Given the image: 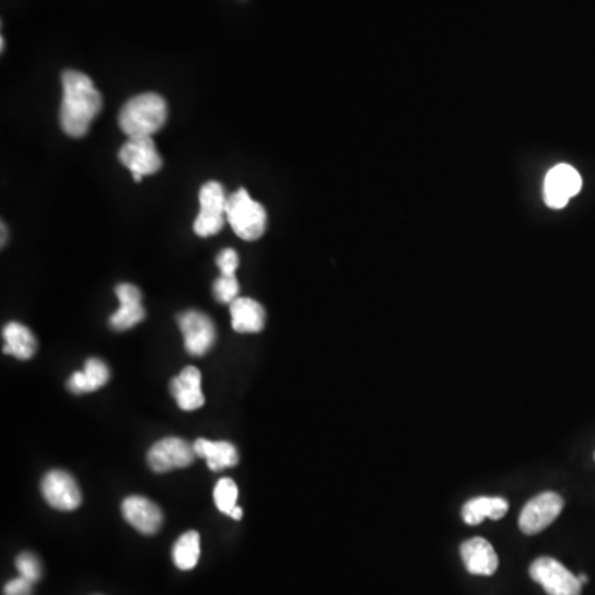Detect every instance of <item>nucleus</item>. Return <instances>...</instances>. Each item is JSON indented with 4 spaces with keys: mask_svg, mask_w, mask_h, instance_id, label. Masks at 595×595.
<instances>
[{
    "mask_svg": "<svg viewBox=\"0 0 595 595\" xmlns=\"http://www.w3.org/2000/svg\"><path fill=\"white\" fill-rule=\"evenodd\" d=\"M232 328L237 333H260L265 328L267 313L263 306L252 298H237L230 305Z\"/></svg>",
    "mask_w": 595,
    "mask_h": 595,
    "instance_id": "nucleus-17",
    "label": "nucleus"
},
{
    "mask_svg": "<svg viewBox=\"0 0 595 595\" xmlns=\"http://www.w3.org/2000/svg\"><path fill=\"white\" fill-rule=\"evenodd\" d=\"M177 323L184 336L187 353L192 356H204L214 348L217 331L214 321L209 316L200 311H186L177 318Z\"/></svg>",
    "mask_w": 595,
    "mask_h": 595,
    "instance_id": "nucleus-10",
    "label": "nucleus"
},
{
    "mask_svg": "<svg viewBox=\"0 0 595 595\" xmlns=\"http://www.w3.org/2000/svg\"><path fill=\"white\" fill-rule=\"evenodd\" d=\"M240 285L235 275H220L214 283V296L220 303L232 305L238 298Z\"/></svg>",
    "mask_w": 595,
    "mask_h": 595,
    "instance_id": "nucleus-23",
    "label": "nucleus"
},
{
    "mask_svg": "<svg viewBox=\"0 0 595 595\" xmlns=\"http://www.w3.org/2000/svg\"><path fill=\"white\" fill-rule=\"evenodd\" d=\"M121 510H123L124 519L138 533L146 534V536L158 533L164 523L161 508L143 496H129L123 501Z\"/></svg>",
    "mask_w": 595,
    "mask_h": 595,
    "instance_id": "nucleus-13",
    "label": "nucleus"
},
{
    "mask_svg": "<svg viewBox=\"0 0 595 595\" xmlns=\"http://www.w3.org/2000/svg\"><path fill=\"white\" fill-rule=\"evenodd\" d=\"M197 457L205 458L212 472H222L227 468L235 467L238 463V452L235 445L230 442H212L205 438H197L194 442Z\"/></svg>",
    "mask_w": 595,
    "mask_h": 595,
    "instance_id": "nucleus-18",
    "label": "nucleus"
},
{
    "mask_svg": "<svg viewBox=\"0 0 595 595\" xmlns=\"http://www.w3.org/2000/svg\"><path fill=\"white\" fill-rule=\"evenodd\" d=\"M529 576L548 595H581L582 584L554 557H539L529 567Z\"/></svg>",
    "mask_w": 595,
    "mask_h": 595,
    "instance_id": "nucleus-5",
    "label": "nucleus"
},
{
    "mask_svg": "<svg viewBox=\"0 0 595 595\" xmlns=\"http://www.w3.org/2000/svg\"><path fill=\"white\" fill-rule=\"evenodd\" d=\"M116 296H118L119 308L110 318L111 328L116 331H128L134 328L136 324L143 323L146 318L144 311L143 295L138 286L131 283H121L116 286Z\"/></svg>",
    "mask_w": 595,
    "mask_h": 595,
    "instance_id": "nucleus-12",
    "label": "nucleus"
},
{
    "mask_svg": "<svg viewBox=\"0 0 595 595\" xmlns=\"http://www.w3.org/2000/svg\"><path fill=\"white\" fill-rule=\"evenodd\" d=\"M196 448L181 437H166L149 448L148 463L156 473L191 467L196 462Z\"/></svg>",
    "mask_w": 595,
    "mask_h": 595,
    "instance_id": "nucleus-7",
    "label": "nucleus"
},
{
    "mask_svg": "<svg viewBox=\"0 0 595 595\" xmlns=\"http://www.w3.org/2000/svg\"><path fill=\"white\" fill-rule=\"evenodd\" d=\"M582 189V177L571 164H557L544 179V202L551 209H564Z\"/></svg>",
    "mask_w": 595,
    "mask_h": 595,
    "instance_id": "nucleus-8",
    "label": "nucleus"
},
{
    "mask_svg": "<svg viewBox=\"0 0 595 595\" xmlns=\"http://www.w3.org/2000/svg\"><path fill=\"white\" fill-rule=\"evenodd\" d=\"M227 220L237 237L247 242L262 238L267 230V210L253 200L247 189H238L227 202Z\"/></svg>",
    "mask_w": 595,
    "mask_h": 595,
    "instance_id": "nucleus-3",
    "label": "nucleus"
},
{
    "mask_svg": "<svg viewBox=\"0 0 595 595\" xmlns=\"http://www.w3.org/2000/svg\"><path fill=\"white\" fill-rule=\"evenodd\" d=\"M214 500L217 510L222 511L224 515H232V511L237 508L238 488L232 478H222L215 485Z\"/></svg>",
    "mask_w": 595,
    "mask_h": 595,
    "instance_id": "nucleus-22",
    "label": "nucleus"
},
{
    "mask_svg": "<svg viewBox=\"0 0 595 595\" xmlns=\"http://www.w3.org/2000/svg\"><path fill=\"white\" fill-rule=\"evenodd\" d=\"M463 564L473 576H493L500 566L495 549L486 539H468L462 544Z\"/></svg>",
    "mask_w": 595,
    "mask_h": 595,
    "instance_id": "nucleus-15",
    "label": "nucleus"
},
{
    "mask_svg": "<svg viewBox=\"0 0 595 595\" xmlns=\"http://www.w3.org/2000/svg\"><path fill=\"white\" fill-rule=\"evenodd\" d=\"M19 576L24 577L30 582H39L42 579V564H40L39 557L32 553H22L15 561Z\"/></svg>",
    "mask_w": 595,
    "mask_h": 595,
    "instance_id": "nucleus-24",
    "label": "nucleus"
},
{
    "mask_svg": "<svg viewBox=\"0 0 595 595\" xmlns=\"http://www.w3.org/2000/svg\"><path fill=\"white\" fill-rule=\"evenodd\" d=\"M63 98L60 124L65 134L83 138L103 108V98L88 75L75 70L63 73Z\"/></svg>",
    "mask_w": 595,
    "mask_h": 595,
    "instance_id": "nucleus-1",
    "label": "nucleus"
},
{
    "mask_svg": "<svg viewBox=\"0 0 595 595\" xmlns=\"http://www.w3.org/2000/svg\"><path fill=\"white\" fill-rule=\"evenodd\" d=\"M594 460H595V453H594Z\"/></svg>",
    "mask_w": 595,
    "mask_h": 595,
    "instance_id": "nucleus-30",
    "label": "nucleus"
},
{
    "mask_svg": "<svg viewBox=\"0 0 595 595\" xmlns=\"http://www.w3.org/2000/svg\"><path fill=\"white\" fill-rule=\"evenodd\" d=\"M200 557V536L197 531H187L177 539L172 548V559L181 571H191Z\"/></svg>",
    "mask_w": 595,
    "mask_h": 595,
    "instance_id": "nucleus-21",
    "label": "nucleus"
},
{
    "mask_svg": "<svg viewBox=\"0 0 595 595\" xmlns=\"http://www.w3.org/2000/svg\"><path fill=\"white\" fill-rule=\"evenodd\" d=\"M508 511V503L503 498H491V496H481L475 500L468 501L463 506L462 516L465 523L470 526L483 523L486 518L501 519Z\"/></svg>",
    "mask_w": 595,
    "mask_h": 595,
    "instance_id": "nucleus-20",
    "label": "nucleus"
},
{
    "mask_svg": "<svg viewBox=\"0 0 595 595\" xmlns=\"http://www.w3.org/2000/svg\"><path fill=\"white\" fill-rule=\"evenodd\" d=\"M171 394L177 405L186 412L197 410L205 404L202 392V374L197 367L187 366L171 381Z\"/></svg>",
    "mask_w": 595,
    "mask_h": 595,
    "instance_id": "nucleus-14",
    "label": "nucleus"
},
{
    "mask_svg": "<svg viewBox=\"0 0 595 595\" xmlns=\"http://www.w3.org/2000/svg\"><path fill=\"white\" fill-rule=\"evenodd\" d=\"M242 516H243L242 508H240V506H237V508H235V510L232 511V515H230V518H234L235 521H240V519H242Z\"/></svg>",
    "mask_w": 595,
    "mask_h": 595,
    "instance_id": "nucleus-27",
    "label": "nucleus"
},
{
    "mask_svg": "<svg viewBox=\"0 0 595 595\" xmlns=\"http://www.w3.org/2000/svg\"><path fill=\"white\" fill-rule=\"evenodd\" d=\"M5 240H7V232H5L4 222H2V247L5 245Z\"/></svg>",
    "mask_w": 595,
    "mask_h": 595,
    "instance_id": "nucleus-28",
    "label": "nucleus"
},
{
    "mask_svg": "<svg viewBox=\"0 0 595 595\" xmlns=\"http://www.w3.org/2000/svg\"><path fill=\"white\" fill-rule=\"evenodd\" d=\"M110 367L106 366L105 362L96 357H90L85 362V369L83 371L73 372L70 381H68V389L73 394H90V392L98 391L101 387H105L110 381Z\"/></svg>",
    "mask_w": 595,
    "mask_h": 595,
    "instance_id": "nucleus-16",
    "label": "nucleus"
},
{
    "mask_svg": "<svg viewBox=\"0 0 595 595\" xmlns=\"http://www.w3.org/2000/svg\"><path fill=\"white\" fill-rule=\"evenodd\" d=\"M200 212L194 222V232L199 237H212L219 234L227 217V202L224 187L220 182L210 181L200 187Z\"/></svg>",
    "mask_w": 595,
    "mask_h": 595,
    "instance_id": "nucleus-4",
    "label": "nucleus"
},
{
    "mask_svg": "<svg viewBox=\"0 0 595 595\" xmlns=\"http://www.w3.org/2000/svg\"><path fill=\"white\" fill-rule=\"evenodd\" d=\"M2 336H4V354H10L22 361L34 357L37 351V339L24 324L12 321L5 326Z\"/></svg>",
    "mask_w": 595,
    "mask_h": 595,
    "instance_id": "nucleus-19",
    "label": "nucleus"
},
{
    "mask_svg": "<svg viewBox=\"0 0 595 595\" xmlns=\"http://www.w3.org/2000/svg\"><path fill=\"white\" fill-rule=\"evenodd\" d=\"M118 158L136 182L161 171L162 158L153 138H129L119 149Z\"/></svg>",
    "mask_w": 595,
    "mask_h": 595,
    "instance_id": "nucleus-6",
    "label": "nucleus"
},
{
    "mask_svg": "<svg viewBox=\"0 0 595 595\" xmlns=\"http://www.w3.org/2000/svg\"><path fill=\"white\" fill-rule=\"evenodd\" d=\"M32 589H34V582L19 576L5 584L4 595H32Z\"/></svg>",
    "mask_w": 595,
    "mask_h": 595,
    "instance_id": "nucleus-26",
    "label": "nucleus"
},
{
    "mask_svg": "<svg viewBox=\"0 0 595 595\" xmlns=\"http://www.w3.org/2000/svg\"><path fill=\"white\" fill-rule=\"evenodd\" d=\"M167 121V103L158 93H141L124 103L119 128L129 138H153Z\"/></svg>",
    "mask_w": 595,
    "mask_h": 595,
    "instance_id": "nucleus-2",
    "label": "nucleus"
},
{
    "mask_svg": "<svg viewBox=\"0 0 595 595\" xmlns=\"http://www.w3.org/2000/svg\"><path fill=\"white\" fill-rule=\"evenodd\" d=\"M564 508V500L553 491H546L529 501L519 516V529L524 534L541 533L556 521Z\"/></svg>",
    "mask_w": 595,
    "mask_h": 595,
    "instance_id": "nucleus-9",
    "label": "nucleus"
},
{
    "mask_svg": "<svg viewBox=\"0 0 595 595\" xmlns=\"http://www.w3.org/2000/svg\"><path fill=\"white\" fill-rule=\"evenodd\" d=\"M579 581H581L582 586H584V584H586L587 582L586 574H582V576H579Z\"/></svg>",
    "mask_w": 595,
    "mask_h": 595,
    "instance_id": "nucleus-29",
    "label": "nucleus"
},
{
    "mask_svg": "<svg viewBox=\"0 0 595 595\" xmlns=\"http://www.w3.org/2000/svg\"><path fill=\"white\" fill-rule=\"evenodd\" d=\"M238 263H240V258L232 248H225L217 257V267H219L220 275H235Z\"/></svg>",
    "mask_w": 595,
    "mask_h": 595,
    "instance_id": "nucleus-25",
    "label": "nucleus"
},
{
    "mask_svg": "<svg viewBox=\"0 0 595 595\" xmlns=\"http://www.w3.org/2000/svg\"><path fill=\"white\" fill-rule=\"evenodd\" d=\"M42 495L55 510L73 511L81 505V491L77 480L63 470H53L43 476Z\"/></svg>",
    "mask_w": 595,
    "mask_h": 595,
    "instance_id": "nucleus-11",
    "label": "nucleus"
}]
</instances>
